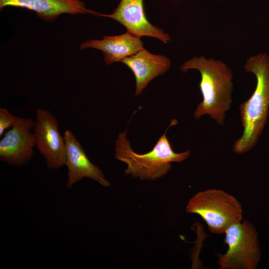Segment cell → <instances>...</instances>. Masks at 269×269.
Segmentation results:
<instances>
[{
  "instance_id": "obj_1",
  "label": "cell",
  "mask_w": 269,
  "mask_h": 269,
  "mask_svg": "<svg viewBox=\"0 0 269 269\" xmlns=\"http://www.w3.org/2000/svg\"><path fill=\"white\" fill-rule=\"evenodd\" d=\"M244 69L255 76L257 82L251 97L239 107L243 133L233 145V150L237 154L247 152L255 146L269 114V56L260 53L250 56Z\"/></svg>"
},
{
  "instance_id": "obj_2",
  "label": "cell",
  "mask_w": 269,
  "mask_h": 269,
  "mask_svg": "<svg viewBox=\"0 0 269 269\" xmlns=\"http://www.w3.org/2000/svg\"><path fill=\"white\" fill-rule=\"evenodd\" d=\"M198 70L201 75L199 87L203 100L193 113L196 119L209 115L219 125H223L226 112L232 103L233 73L228 66L221 60L207 58L203 55L193 57L185 61L180 70Z\"/></svg>"
},
{
  "instance_id": "obj_3",
  "label": "cell",
  "mask_w": 269,
  "mask_h": 269,
  "mask_svg": "<svg viewBox=\"0 0 269 269\" xmlns=\"http://www.w3.org/2000/svg\"><path fill=\"white\" fill-rule=\"evenodd\" d=\"M177 124L176 120H172L153 148L143 154L137 153L131 148V142L127 138V129L120 133L115 141V157L127 165L125 173L141 180H154L170 171L171 162H180L186 159L190 154V151L175 152L167 137L168 129Z\"/></svg>"
},
{
  "instance_id": "obj_4",
  "label": "cell",
  "mask_w": 269,
  "mask_h": 269,
  "mask_svg": "<svg viewBox=\"0 0 269 269\" xmlns=\"http://www.w3.org/2000/svg\"><path fill=\"white\" fill-rule=\"evenodd\" d=\"M186 212L199 215L210 231L223 234L232 224L241 222L243 211L239 201L225 191L209 189L200 191L189 200Z\"/></svg>"
},
{
  "instance_id": "obj_5",
  "label": "cell",
  "mask_w": 269,
  "mask_h": 269,
  "mask_svg": "<svg viewBox=\"0 0 269 269\" xmlns=\"http://www.w3.org/2000/svg\"><path fill=\"white\" fill-rule=\"evenodd\" d=\"M226 252L217 254L220 269H256L261 261L258 233L247 220L231 225L225 231Z\"/></svg>"
},
{
  "instance_id": "obj_6",
  "label": "cell",
  "mask_w": 269,
  "mask_h": 269,
  "mask_svg": "<svg viewBox=\"0 0 269 269\" xmlns=\"http://www.w3.org/2000/svg\"><path fill=\"white\" fill-rule=\"evenodd\" d=\"M33 131L35 146L44 157L47 167L57 169L65 165L64 137L61 135L57 120L51 111L37 109Z\"/></svg>"
},
{
  "instance_id": "obj_7",
  "label": "cell",
  "mask_w": 269,
  "mask_h": 269,
  "mask_svg": "<svg viewBox=\"0 0 269 269\" xmlns=\"http://www.w3.org/2000/svg\"><path fill=\"white\" fill-rule=\"evenodd\" d=\"M35 121L31 118L16 116L14 125L4 134L0 141V160L20 167L26 164L33 157L35 137L31 132Z\"/></svg>"
},
{
  "instance_id": "obj_8",
  "label": "cell",
  "mask_w": 269,
  "mask_h": 269,
  "mask_svg": "<svg viewBox=\"0 0 269 269\" xmlns=\"http://www.w3.org/2000/svg\"><path fill=\"white\" fill-rule=\"evenodd\" d=\"M65 142V165L68 169L66 187L72 188L84 178H88L105 187L111 186L100 168L92 163L75 135L69 130L64 134Z\"/></svg>"
},
{
  "instance_id": "obj_9",
  "label": "cell",
  "mask_w": 269,
  "mask_h": 269,
  "mask_svg": "<svg viewBox=\"0 0 269 269\" xmlns=\"http://www.w3.org/2000/svg\"><path fill=\"white\" fill-rule=\"evenodd\" d=\"M100 16L109 17L119 22L127 31L138 37L150 36L164 43L171 40L169 35L147 20L144 12L143 0H120L111 14L100 13Z\"/></svg>"
},
{
  "instance_id": "obj_10",
  "label": "cell",
  "mask_w": 269,
  "mask_h": 269,
  "mask_svg": "<svg viewBox=\"0 0 269 269\" xmlns=\"http://www.w3.org/2000/svg\"><path fill=\"white\" fill-rule=\"evenodd\" d=\"M8 6L33 10L38 17L47 22H52L64 13L100 14L87 8L81 0H0V10Z\"/></svg>"
},
{
  "instance_id": "obj_11",
  "label": "cell",
  "mask_w": 269,
  "mask_h": 269,
  "mask_svg": "<svg viewBox=\"0 0 269 269\" xmlns=\"http://www.w3.org/2000/svg\"><path fill=\"white\" fill-rule=\"evenodd\" d=\"M121 62L134 73L136 82L135 96L140 95L150 81L164 74L171 65L167 57L153 54L144 48Z\"/></svg>"
},
{
  "instance_id": "obj_12",
  "label": "cell",
  "mask_w": 269,
  "mask_h": 269,
  "mask_svg": "<svg viewBox=\"0 0 269 269\" xmlns=\"http://www.w3.org/2000/svg\"><path fill=\"white\" fill-rule=\"evenodd\" d=\"M102 40L91 39L82 43L81 50L93 48L101 50L107 65L122 61L143 49L139 37L128 32L116 36H104Z\"/></svg>"
},
{
  "instance_id": "obj_13",
  "label": "cell",
  "mask_w": 269,
  "mask_h": 269,
  "mask_svg": "<svg viewBox=\"0 0 269 269\" xmlns=\"http://www.w3.org/2000/svg\"><path fill=\"white\" fill-rule=\"evenodd\" d=\"M16 116H14L7 109L0 108V136L7 129L11 128L15 123Z\"/></svg>"
},
{
  "instance_id": "obj_14",
  "label": "cell",
  "mask_w": 269,
  "mask_h": 269,
  "mask_svg": "<svg viewBox=\"0 0 269 269\" xmlns=\"http://www.w3.org/2000/svg\"><path fill=\"white\" fill-rule=\"evenodd\" d=\"M217 0L224 1V0Z\"/></svg>"
}]
</instances>
